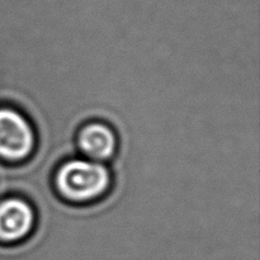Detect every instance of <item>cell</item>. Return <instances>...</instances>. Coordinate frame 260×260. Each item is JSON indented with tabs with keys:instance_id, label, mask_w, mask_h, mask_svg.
I'll return each instance as SVG.
<instances>
[{
	"instance_id": "obj_1",
	"label": "cell",
	"mask_w": 260,
	"mask_h": 260,
	"mask_svg": "<svg viewBox=\"0 0 260 260\" xmlns=\"http://www.w3.org/2000/svg\"><path fill=\"white\" fill-rule=\"evenodd\" d=\"M53 183L61 198L81 205L103 197L111 187L112 175L106 164L73 157L57 168Z\"/></svg>"
},
{
	"instance_id": "obj_2",
	"label": "cell",
	"mask_w": 260,
	"mask_h": 260,
	"mask_svg": "<svg viewBox=\"0 0 260 260\" xmlns=\"http://www.w3.org/2000/svg\"><path fill=\"white\" fill-rule=\"evenodd\" d=\"M37 135L32 122L18 109L0 107V160L20 162L35 152Z\"/></svg>"
},
{
	"instance_id": "obj_3",
	"label": "cell",
	"mask_w": 260,
	"mask_h": 260,
	"mask_svg": "<svg viewBox=\"0 0 260 260\" xmlns=\"http://www.w3.org/2000/svg\"><path fill=\"white\" fill-rule=\"evenodd\" d=\"M36 221L35 208L24 198L0 201V243L12 245L24 241L35 230Z\"/></svg>"
},
{
	"instance_id": "obj_4",
	"label": "cell",
	"mask_w": 260,
	"mask_h": 260,
	"mask_svg": "<svg viewBox=\"0 0 260 260\" xmlns=\"http://www.w3.org/2000/svg\"><path fill=\"white\" fill-rule=\"evenodd\" d=\"M76 146L83 157L104 164L117 154L118 137L108 124L103 122H89L78 131Z\"/></svg>"
}]
</instances>
